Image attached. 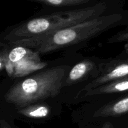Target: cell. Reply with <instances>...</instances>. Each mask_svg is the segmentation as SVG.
<instances>
[{
	"label": "cell",
	"instance_id": "5",
	"mask_svg": "<svg viewBox=\"0 0 128 128\" xmlns=\"http://www.w3.org/2000/svg\"><path fill=\"white\" fill-rule=\"evenodd\" d=\"M128 76V59L114 60L104 64L100 70L97 77L87 84L84 91L94 90L100 86L114 80Z\"/></svg>",
	"mask_w": 128,
	"mask_h": 128
},
{
	"label": "cell",
	"instance_id": "14",
	"mask_svg": "<svg viewBox=\"0 0 128 128\" xmlns=\"http://www.w3.org/2000/svg\"><path fill=\"white\" fill-rule=\"evenodd\" d=\"M126 51H127V52H128V43L127 44V45L126 46Z\"/></svg>",
	"mask_w": 128,
	"mask_h": 128
},
{
	"label": "cell",
	"instance_id": "6",
	"mask_svg": "<svg viewBox=\"0 0 128 128\" xmlns=\"http://www.w3.org/2000/svg\"><path fill=\"white\" fill-rule=\"evenodd\" d=\"M42 4L44 7L58 11L83 8L93 6L98 2V0H27Z\"/></svg>",
	"mask_w": 128,
	"mask_h": 128
},
{
	"label": "cell",
	"instance_id": "13",
	"mask_svg": "<svg viewBox=\"0 0 128 128\" xmlns=\"http://www.w3.org/2000/svg\"><path fill=\"white\" fill-rule=\"evenodd\" d=\"M102 128H112L111 124H106L102 127Z\"/></svg>",
	"mask_w": 128,
	"mask_h": 128
},
{
	"label": "cell",
	"instance_id": "7",
	"mask_svg": "<svg viewBox=\"0 0 128 128\" xmlns=\"http://www.w3.org/2000/svg\"><path fill=\"white\" fill-rule=\"evenodd\" d=\"M95 64L88 60L83 61L75 65L69 73L65 81V86H70L84 80L95 70Z\"/></svg>",
	"mask_w": 128,
	"mask_h": 128
},
{
	"label": "cell",
	"instance_id": "2",
	"mask_svg": "<svg viewBox=\"0 0 128 128\" xmlns=\"http://www.w3.org/2000/svg\"><path fill=\"white\" fill-rule=\"evenodd\" d=\"M122 20V15L120 13L106 14L60 30L41 40H25L9 44L35 50L40 54H45L92 38L117 26Z\"/></svg>",
	"mask_w": 128,
	"mask_h": 128
},
{
	"label": "cell",
	"instance_id": "8",
	"mask_svg": "<svg viewBox=\"0 0 128 128\" xmlns=\"http://www.w3.org/2000/svg\"><path fill=\"white\" fill-rule=\"evenodd\" d=\"M126 91H128V76L114 80L94 90L86 91V96L118 93Z\"/></svg>",
	"mask_w": 128,
	"mask_h": 128
},
{
	"label": "cell",
	"instance_id": "1",
	"mask_svg": "<svg viewBox=\"0 0 128 128\" xmlns=\"http://www.w3.org/2000/svg\"><path fill=\"white\" fill-rule=\"evenodd\" d=\"M118 0H100L83 8L55 11L30 19L18 26L5 37L9 43L25 40H41L63 29L106 14Z\"/></svg>",
	"mask_w": 128,
	"mask_h": 128
},
{
	"label": "cell",
	"instance_id": "11",
	"mask_svg": "<svg viewBox=\"0 0 128 128\" xmlns=\"http://www.w3.org/2000/svg\"><path fill=\"white\" fill-rule=\"evenodd\" d=\"M10 51L7 49H3L0 52V71H2L5 70L6 64L7 62Z\"/></svg>",
	"mask_w": 128,
	"mask_h": 128
},
{
	"label": "cell",
	"instance_id": "12",
	"mask_svg": "<svg viewBox=\"0 0 128 128\" xmlns=\"http://www.w3.org/2000/svg\"><path fill=\"white\" fill-rule=\"evenodd\" d=\"M0 126H1V128H12L4 120H1V121H0Z\"/></svg>",
	"mask_w": 128,
	"mask_h": 128
},
{
	"label": "cell",
	"instance_id": "10",
	"mask_svg": "<svg viewBox=\"0 0 128 128\" xmlns=\"http://www.w3.org/2000/svg\"><path fill=\"white\" fill-rule=\"evenodd\" d=\"M51 109L44 104H31L26 107L20 108L18 113L29 118H45L50 114Z\"/></svg>",
	"mask_w": 128,
	"mask_h": 128
},
{
	"label": "cell",
	"instance_id": "4",
	"mask_svg": "<svg viewBox=\"0 0 128 128\" xmlns=\"http://www.w3.org/2000/svg\"><path fill=\"white\" fill-rule=\"evenodd\" d=\"M40 54L23 46H15L10 50L6 64L8 75L12 78H20L42 70L47 62L41 61Z\"/></svg>",
	"mask_w": 128,
	"mask_h": 128
},
{
	"label": "cell",
	"instance_id": "9",
	"mask_svg": "<svg viewBox=\"0 0 128 128\" xmlns=\"http://www.w3.org/2000/svg\"><path fill=\"white\" fill-rule=\"evenodd\" d=\"M128 112V96L104 105L94 113V117H112Z\"/></svg>",
	"mask_w": 128,
	"mask_h": 128
},
{
	"label": "cell",
	"instance_id": "3",
	"mask_svg": "<svg viewBox=\"0 0 128 128\" xmlns=\"http://www.w3.org/2000/svg\"><path fill=\"white\" fill-rule=\"evenodd\" d=\"M68 69L67 66L51 68L19 81L5 94V101L22 108L56 97L64 85Z\"/></svg>",
	"mask_w": 128,
	"mask_h": 128
}]
</instances>
